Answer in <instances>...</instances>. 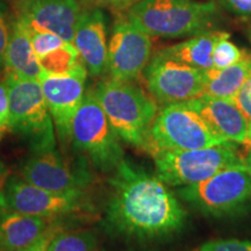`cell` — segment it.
<instances>
[{"label": "cell", "mask_w": 251, "mask_h": 251, "mask_svg": "<svg viewBox=\"0 0 251 251\" xmlns=\"http://www.w3.org/2000/svg\"><path fill=\"white\" fill-rule=\"evenodd\" d=\"M90 7H109V8H129L140 0H81Z\"/></svg>", "instance_id": "obj_29"}, {"label": "cell", "mask_w": 251, "mask_h": 251, "mask_svg": "<svg viewBox=\"0 0 251 251\" xmlns=\"http://www.w3.org/2000/svg\"><path fill=\"white\" fill-rule=\"evenodd\" d=\"M244 164H246L248 171H249V174L251 176V152H249L246 157H244Z\"/></svg>", "instance_id": "obj_33"}, {"label": "cell", "mask_w": 251, "mask_h": 251, "mask_svg": "<svg viewBox=\"0 0 251 251\" xmlns=\"http://www.w3.org/2000/svg\"><path fill=\"white\" fill-rule=\"evenodd\" d=\"M86 76V68L81 64L67 74L43 71L39 79L49 113L63 142L70 139L72 119L85 96Z\"/></svg>", "instance_id": "obj_11"}, {"label": "cell", "mask_w": 251, "mask_h": 251, "mask_svg": "<svg viewBox=\"0 0 251 251\" xmlns=\"http://www.w3.org/2000/svg\"><path fill=\"white\" fill-rule=\"evenodd\" d=\"M147 86L157 102L188 101L203 96V70L157 51L144 69Z\"/></svg>", "instance_id": "obj_9"}, {"label": "cell", "mask_w": 251, "mask_h": 251, "mask_svg": "<svg viewBox=\"0 0 251 251\" xmlns=\"http://www.w3.org/2000/svg\"><path fill=\"white\" fill-rule=\"evenodd\" d=\"M8 29L6 25L5 17L2 14V11L0 9V63L4 59V55L6 51V47L8 43Z\"/></svg>", "instance_id": "obj_31"}, {"label": "cell", "mask_w": 251, "mask_h": 251, "mask_svg": "<svg viewBox=\"0 0 251 251\" xmlns=\"http://www.w3.org/2000/svg\"><path fill=\"white\" fill-rule=\"evenodd\" d=\"M27 26V25H26ZM28 31H29L31 46H33L34 51L37 56V58L43 57L47 54H49L52 50L59 48V47L64 46L65 41L56 35L54 33H49V31H40L34 30L27 26Z\"/></svg>", "instance_id": "obj_24"}, {"label": "cell", "mask_w": 251, "mask_h": 251, "mask_svg": "<svg viewBox=\"0 0 251 251\" xmlns=\"http://www.w3.org/2000/svg\"><path fill=\"white\" fill-rule=\"evenodd\" d=\"M72 144L102 171L114 170L124 159L119 136L109 124L93 90L89 91L72 119Z\"/></svg>", "instance_id": "obj_6"}, {"label": "cell", "mask_w": 251, "mask_h": 251, "mask_svg": "<svg viewBox=\"0 0 251 251\" xmlns=\"http://www.w3.org/2000/svg\"><path fill=\"white\" fill-rule=\"evenodd\" d=\"M98 240L92 230H59L50 241L48 251H97Z\"/></svg>", "instance_id": "obj_21"}, {"label": "cell", "mask_w": 251, "mask_h": 251, "mask_svg": "<svg viewBox=\"0 0 251 251\" xmlns=\"http://www.w3.org/2000/svg\"><path fill=\"white\" fill-rule=\"evenodd\" d=\"M215 14L214 2L140 0L128 9L127 19L150 36L177 39L208 30Z\"/></svg>", "instance_id": "obj_3"}, {"label": "cell", "mask_w": 251, "mask_h": 251, "mask_svg": "<svg viewBox=\"0 0 251 251\" xmlns=\"http://www.w3.org/2000/svg\"><path fill=\"white\" fill-rule=\"evenodd\" d=\"M4 62L8 74L15 75L23 79L39 80L43 72L40 59L31 46L26 24L19 19L8 39Z\"/></svg>", "instance_id": "obj_18"}, {"label": "cell", "mask_w": 251, "mask_h": 251, "mask_svg": "<svg viewBox=\"0 0 251 251\" xmlns=\"http://www.w3.org/2000/svg\"><path fill=\"white\" fill-rule=\"evenodd\" d=\"M184 102L196 111L213 133L226 142L246 143L249 121L229 99L201 96Z\"/></svg>", "instance_id": "obj_16"}, {"label": "cell", "mask_w": 251, "mask_h": 251, "mask_svg": "<svg viewBox=\"0 0 251 251\" xmlns=\"http://www.w3.org/2000/svg\"><path fill=\"white\" fill-rule=\"evenodd\" d=\"M226 142L215 135L196 111L183 102L168 103L157 113L149 134L147 152L211 148Z\"/></svg>", "instance_id": "obj_7"}, {"label": "cell", "mask_w": 251, "mask_h": 251, "mask_svg": "<svg viewBox=\"0 0 251 251\" xmlns=\"http://www.w3.org/2000/svg\"><path fill=\"white\" fill-rule=\"evenodd\" d=\"M228 36L230 35L222 30H206L161 51L176 61L201 70H208L213 68L212 54L216 43Z\"/></svg>", "instance_id": "obj_19"}, {"label": "cell", "mask_w": 251, "mask_h": 251, "mask_svg": "<svg viewBox=\"0 0 251 251\" xmlns=\"http://www.w3.org/2000/svg\"><path fill=\"white\" fill-rule=\"evenodd\" d=\"M251 78V54L225 69L203 70V96L230 99Z\"/></svg>", "instance_id": "obj_20"}, {"label": "cell", "mask_w": 251, "mask_h": 251, "mask_svg": "<svg viewBox=\"0 0 251 251\" xmlns=\"http://www.w3.org/2000/svg\"><path fill=\"white\" fill-rule=\"evenodd\" d=\"M184 201L208 215L233 213L251 200V176L246 164L230 166L177 191Z\"/></svg>", "instance_id": "obj_8"}, {"label": "cell", "mask_w": 251, "mask_h": 251, "mask_svg": "<svg viewBox=\"0 0 251 251\" xmlns=\"http://www.w3.org/2000/svg\"><path fill=\"white\" fill-rule=\"evenodd\" d=\"M106 207L109 231L137 242L165 240L183 229L186 211L156 175L122 159L109 180Z\"/></svg>", "instance_id": "obj_1"}, {"label": "cell", "mask_w": 251, "mask_h": 251, "mask_svg": "<svg viewBox=\"0 0 251 251\" xmlns=\"http://www.w3.org/2000/svg\"><path fill=\"white\" fill-rule=\"evenodd\" d=\"M119 139L147 151L157 101L130 81H100L93 90Z\"/></svg>", "instance_id": "obj_2"}, {"label": "cell", "mask_w": 251, "mask_h": 251, "mask_svg": "<svg viewBox=\"0 0 251 251\" xmlns=\"http://www.w3.org/2000/svg\"><path fill=\"white\" fill-rule=\"evenodd\" d=\"M19 20L34 30L49 31L74 42L81 14L78 0H18Z\"/></svg>", "instance_id": "obj_14"}, {"label": "cell", "mask_w": 251, "mask_h": 251, "mask_svg": "<svg viewBox=\"0 0 251 251\" xmlns=\"http://www.w3.org/2000/svg\"><path fill=\"white\" fill-rule=\"evenodd\" d=\"M219 2L231 13L251 17V0H219Z\"/></svg>", "instance_id": "obj_28"}, {"label": "cell", "mask_w": 251, "mask_h": 251, "mask_svg": "<svg viewBox=\"0 0 251 251\" xmlns=\"http://www.w3.org/2000/svg\"><path fill=\"white\" fill-rule=\"evenodd\" d=\"M249 54L247 50L240 49L235 43L229 41L228 37H224L216 43L212 54L213 68L225 69L234 65L246 57Z\"/></svg>", "instance_id": "obj_23"}, {"label": "cell", "mask_w": 251, "mask_h": 251, "mask_svg": "<svg viewBox=\"0 0 251 251\" xmlns=\"http://www.w3.org/2000/svg\"><path fill=\"white\" fill-rule=\"evenodd\" d=\"M9 101L8 129L24 136L33 151L55 148V129L40 80L6 75Z\"/></svg>", "instance_id": "obj_4"}, {"label": "cell", "mask_w": 251, "mask_h": 251, "mask_svg": "<svg viewBox=\"0 0 251 251\" xmlns=\"http://www.w3.org/2000/svg\"><path fill=\"white\" fill-rule=\"evenodd\" d=\"M2 193L9 211L43 218H59L86 206L84 192H52L28 183L23 177L9 178Z\"/></svg>", "instance_id": "obj_10"}, {"label": "cell", "mask_w": 251, "mask_h": 251, "mask_svg": "<svg viewBox=\"0 0 251 251\" xmlns=\"http://www.w3.org/2000/svg\"><path fill=\"white\" fill-rule=\"evenodd\" d=\"M72 45L91 76H99L107 70V33L101 11L81 12Z\"/></svg>", "instance_id": "obj_15"}, {"label": "cell", "mask_w": 251, "mask_h": 251, "mask_svg": "<svg viewBox=\"0 0 251 251\" xmlns=\"http://www.w3.org/2000/svg\"><path fill=\"white\" fill-rule=\"evenodd\" d=\"M2 133H4V130L0 129V140H1V136H2Z\"/></svg>", "instance_id": "obj_35"}, {"label": "cell", "mask_w": 251, "mask_h": 251, "mask_svg": "<svg viewBox=\"0 0 251 251\" xmlns=\"http://www.w3.org/2000/svg\"><path fill=\"white\" fill-rule=\"evenodd\" d=\"M249 39L251 41V28H250V30H249Z\"/></svg>", "instance_id": "obj_36"}, {"label": "cell", "mask_w": 251, "mask_h": 251, "mask_svg": "<svg viewBox=\"0 0 251 251\" xmlns=\"http://www.w3.org/2000/svg\"><path fill=\"white\" fill-rule=\"evenodd\" d=\"M229 100L240 109L248 121H251V78Z\"/></svg>", "instance_id": "obj_26"}, {"label": "cell", "mask_w": 251, "mask_h": 251, "mask_svg": "<svg viewBox=\"0 0 251 251\" xmlns=\"http://www.w3.org/2000/svg\"><path fill=\"white\" fill-rule=\"evenodd\" d=\"M151 49V36L130 21L118 23L113 29L107 52V70L112 79H136L148 65Z\"/></svg>", "instance_id": "obj_12"}, {"label": "cell", "mask_w": 251, "mask_h": 251, "mask_svg": "<svg viewBox=\"0 0 251 251\" xmlns=\"http://www.w3.org/2000/svg\"><path fill=\"white\" fill-rule=\"evenodd\" d=\"M247 146V148L251 152V121H249V127H248V135H247V141L244 143Z\"/></svg>", "instance_id": "obj_32"}, {"label": "cell", "mask_w": 251, "mask_h": 251, "mask_svg": "<svg viewBox=\"0 0 251 251\" xmlns=\"http://www.w3.org/2000/svg\"><path fill=\"white\" fill-rule=\"evenodd\" d=\"M0 207H5V199H4V193L0 192Z\"/></svg>", "instance_id": "obj_34"}, {"label": "cell", "mask_w": 251, "mask_h": 251, "mask_svg": "<svg viewBox=\"0 0 251 251\" xmlns=\"http://www.w3.org/2000/svg\"><path fill=\"white\" fill-rule=\"evenodd\" d=\"M193 251H251V240H213L201 244Z\"/></svg>", "instance_id": "obj_25"}, {"label": "cell", "mask_w": 251, "mask_h": 251, "mask_svg": "<svg viewBox=\"0 0 251 251\" xmlns=\"http://www.w3.org/2000/svg\"><path fill=\"white\" fill-rule=\"evenodd\" d=\"M59 230H61V227L51 229V230L48 231V233L43 235L40 240H37L35 243L31 244V246H29V247L25 248V249L20 250V251H48L50 241L52 240V237H54L56 233Z\"/></svg>", "instance_id": "obj_30"}, {"label": "cell", "mask_w": 251, "mask_h": 251, "mask_svg": "<svg viewBox=\"0 0 251 251\" xmlns=\"http://www.w3.org/2000/svg\"><path fill=\"white\" fill-rule=\"evenodd\" d=\"M42 70L50 74H67L74 71L83 64L79 54L72 43L67 42L64 46L52 50L49 54L40 58Z\"/></svg>", "instance_id": "obj_22"}, {"label": "cell", "mask_w": 251, "mask_h": 251, "mask_svg": "<svg viewBox=\"0 0 251 251\" xmlns=\"http://www.w3.org/2000/svg\"><path fill=\"white\" fill-rule=\"evenodd\" d=\"M57 227H61L58 218H43L9 211L0 216V251L23 250Z\"/></svg>", "instance_id": "obj_17"}, {"label": "cell", "mask_w": 251, "mask_h": 251, "mask_svg": "<svg viewBox=\"0 0 251 251\" xmlns=\"http://www.w3.org/2000/svg\"><path fill=\"white\" fill-rule=\"evenodd\" d=\"M152 157L156 176L172 187L200 183L225 169L244 164V157L233 143L193 150H164Z\"/></svg>", "instance_id": "obj_5"}, {"label": "cell", "mask_w": 251, "mask_h": 251, "mask_svg": "<svg viewBox=\"0 0 251 251\" xmlns=\"http://www.w3.org/2000/svg\"><path fill=\"white\" fill-rule=\"evenodd\" d=\"M9 125V101L6 84L0 81V129L7 130Z\"/></svg>", "instance_id": "obj_27"}, {"label": "cell", "mask_w": 251, "mask_h": 251, "mask_svg": "<svg viewBox=\"0 0 251 251\" xmlns=\"http://www.w3.org/2000/svg\"><path fill=\"white\" fill-rule=\"evenodd\" d=\"M28 183L59 193L84 192L91 179L85 169L72 168L55 148L33 151L21 169Z\"/></svg>", "instance_id": "obj_13"}]
</instances>
